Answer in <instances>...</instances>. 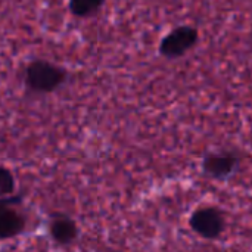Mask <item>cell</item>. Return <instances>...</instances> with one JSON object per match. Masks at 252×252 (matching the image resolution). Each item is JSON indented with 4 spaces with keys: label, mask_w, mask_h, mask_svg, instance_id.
Instances as JSON below:
<instances>
[{
    "label": "cell",
    "mask_w": 252,
    "mask_h": 252,
    "mask_svg": "<svg viewBox=\"0 0 252 252\" xmlns=\"http://www.w3.org/2000/svg\"><path fill=\"white\" fill-rule=\"evenodd\" d=\"M65 80L66 71L47 61H34L25 69V84L35 93L55 92L65 83Z\"/></svg>",
    "instance_id": "6da1fadb"
},
{
    "label": "cell",
    "mask_w": 252,
    "mask_h": 252,
    "mask_svg": "<svg viewBox=\"0 0 252 252\" xmlns=\"http://www.w3.org/2000/svg\"><path fill=\"white\" fill-rule=\"evenodd\" d=\"M199 40L198 30L190 25H182L170 31L159 44V53L167 59H177L186 55Z\"/></svg>",
    "instance_id": "7a4b0ae2"
},
{
    "label": "cell",
    "mask_w": 252,
    "mask_h": 252,
    "mask_svg": "<svg viewBox=\"0 0 252 252\" xmlns=\"http://www.w3.org/2000/svg\"><path fill=\"white\" fill-rule=\"evenodd\" d=\"M190 227L205 239H217L224 232L226 223L223 214L213 207L199 208L190 217Z\"/></svg>",
    "instance_id": "3957f363"
},
{
    "label": "cell",
    "mask_w": 252,
    "mask_h": 252,
    "mask_svg": "<svg viewBox=\"0 0 252 252\" xmlns=\"http://www.w3.org/2000/svg\"><path fill=\"white\" fill-rule=\"evenodd\" d=\"M239 155L232 151L211 152L204 157L202 168L204 173L213 179L226 180L239 168Z\"/></svg>",
    "instance_id": "277c9868"
},
{
    "label": "cell",
    "mask_w": 252,
    "mask_h": 252,
    "mask_svg": "<svg viewBox=\"0 0 252 252\" xmlns=\"http://www.w3.org/2000/svg\"><path fill=\"white\" fill-rule=\"evenodd\" d=\"M10 201H18L16 198ZM4 198H0V241L19 235L25 227V219L13 208H10Z\"/></svg>",
    "instance_id": "5b68a950"
},
{
    "label": "cell",
    "mask_w": 252,
    "mask_h": 252,
    "mask_svg": "<svg viewBox=\"0 0 252 252\" xmlns=\"http://www.w3.org/2000/svg\"><path fill=\"white\" fill-rule=\"evenodd\" d=\"M50 235L52 238L61 244V245H68L72 244L78 235V229L74 220H71L66 216H58L52 220L50 223Z\"/></svg>",
    "instance_id": "8992f818"
},
{
    "label": "cell",
    "mask_w": 252,
    "mask_h": 252,
    "mask_svg": "<svg viewBox=\"0 0 252 252\" xmlns=\"http://www.w3.org/2000/svg\"><path fill=\"white\" fill-rule=\"evenodd\" d=\"M103 3L105 0H69V10L75 16L86 18L100 10Z\"/></svg>",
    "instance_id": "52a82bcc"
},
{
    "label": "cell",
    "mask_w": 252,
    "mask_h": 252,
    "mask_svg": "<svg viewBox=\"0 0 252 252\" xmlns=\"http://www.w3.org/2000/svg\"><path fill=\"white\" fill-rule=\"evenodd\" d=\"M13 190H15V179L12 173L7 168L0 167V198L10 196Z\"/></svg>",
    "instance_id": "ba28073f"
}]
</instances>
